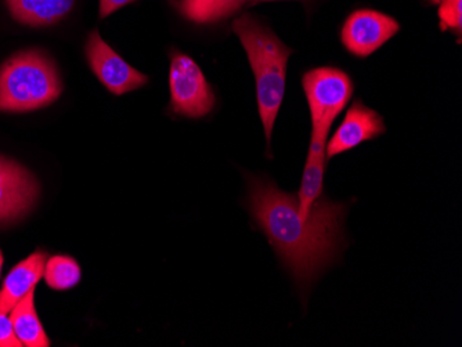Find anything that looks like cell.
I'll return each instance as SVG.
<instances>
[{
    "label": "cell",
    "mask_w": 462,
    "mask_h": 347,
    "mask_svg": "<svg viewBox=\"0 0 462 347\" xmlns=\"http://www.w3.org/2000/svg\"><path fill=\"white\" fill-rule=\"evenodd\" d=\"M87 57L96 77L113 95L134 92L149 82V77L129 66L111 46L104 42L97 31H93L88 38Z\"/></svg>",
    "instance_id": "8992f818"
},
{
    "label": "cell",
    "mask_w": 462,
    "mask_h": 347,
    "mask_svg": "<svg viewBox=\"0 0 462 347\" xmlns=\"http://www.w3.org/2000/svg\"><path fill=\"white\" fill-rule=\"evenodd\" d=\"M15 22L30 27L56 24L71 12L75 0H6Z\"/></svg>",
    "instance_id": "7c38bea8"
},
{
    "label": "cell",
    "mask_w": 462,
    "mask_h": 347,
    "mask_svg": "<svg viewBox=\"0 0 462 347\" xmlns=\"http://www.w3.org/2000/svg\"><path fill=\"white\" fill-rule=\"evenodd\" d=\"M46 252H33L25 260L20 261L12 269L0 289V313L9 315L13 307L20 302L28 292L35 288L39 279L43 276L46 264Z\"/></svg>",
    "instance_id": "8fae6325"
},
{
    "label": "cell",
    "mask_w": 462,
    "mask_h": 347,
    "mask_svg": "<svg viewBox=\"0 0 462 347\" xmlns=\"http://www.w3.org/2000/svg\"><path fill=\"white\" fill-rule=\"evenodd\" d=\"M401 31V24L375 10H357L352 13L342 27V45L353 56L365 59L383 48Z\"/></svg>",
    "instance_id": "52a82bcc"
},
{
    "label": "cell",
    "mask_w": 462,
    "mask_h": 347,
    "mask_svg": "<svg viewBox=\"0 0 462 347\" xmlns=\"http://www.w3.org/2000/svg\"><path fill=\"white\" fill-rule=\"evenodd\" d=\"M430 4H439V0H430Z\"/></svg>",
    "instance_id": "44dd1931"
},
{
    "label": "cell",
    "mask_w": 462,
    "mask_h": 347,
    "mask_svg": "<svg viewBox=\"0 0 462 347\" xmlns=\"http://www.w3.org/2000/svg\"><path fill=\"white\" fill-rule=\"evenodd\" d=\"M385 132L383 116L363 105L362 101L356 100L347 110L341 126L335 131L329 142H327V160L356 149L363 142L383 136Z\"/></svg>",
    "instance_id": "9c48e42d"
},
{
    "label": "cell",
    "mask_w": 462,
    "mask_h": 347,
    "mask_svg": "<svg viewBox=\"0 0 462 347\" xmlns=\"http://www.w3.org/2000/svg\"><path fill=\"white\" fill-rule=\"evenodd\" d=\"M171 110L187 118H202L215 107V95L199 64L173 51L170 69Z\"/></svg>",
    "instance_id": "5b68a950"
},
{
    "label": "cell",
    "mask_w": 462,
    "mask_h": 347,
    "mask_svg": "<svg viewBox=\"0 0 462 347\" xmlns=\"http://www.w3.org/2000/svg\"><path fill=\"white\" fill-rule=\"evenodd\" d=\"M246 2H252V4H258V2H273V0H246Z\"/></svg>",
    "instance_id": "ffe728a7"
},
{
    "label": "cell",
    "mask_w": 462,
    "mask_h": 347,
    "mask_svg": "<svg viewBox=\"0 0 462 347\" xmlns=\"http://www.w3.org/2000/svg\"><path fill=\"white\" fill-rule=\"evenodd\" d=\"M43 276L51 288L66 291L79 284V264L69 256H53L46 261Z\"/></svg>",
    "instance_id": "9a60e30c"
},
{
    "label": "cell",
    "mask_w": 462,
    "mask_h": 347,
    "mask_svg": "<svg viewBox=\"0 0 462 347\" xmlns=\"http://www.w3.org/2000/svg\"><path fill=\"white\" fill-rule=\"evenodd\" d=\"M132 2H136V0H100V6H98L100 18L108 17V15L116 12V10L132 4Z\"/></svg>",
    "instance_id": "ac0fdd59"
},
{
    "label": "cell",
    "mask_w": 462,
    "mask_h": 347,
    "mask_svg": "<svg viewBox=\"0 0 462 347\" xmlns=\"http://www.w3.org/2000/svg\"><path fill=\"white\" fill-rule=\"evenodd\" d=\"M23 343L18 341L13 330V324L7 315L0 313V347H21Z\"/></svg>",
    "instance_id": "e0dca14e"
},
{
    "label": "cell",
    "mask_w": 462,
    "mask_h": 347,
    "mask_svg": "<svg viewBox=\"0 0 462 347\" xmlns=\"http://www.w3.org/2000/svg\"><path fill=\"white\" fill-rule=\"evenodd\" d=\"M302 87L310 110L311 129L331 128L355 92L349 75L334 67L306 72Z\"/></svg>",
    "instance_id": "277c9868"
},
{
    "label": "cell",
    "mask_w": 462,
    "mask_h": 347,
    "mask_svg": "<svg viewBox=\"0 0 462 347\" xmlns=\"http://www.w3.org/2000/svg\"><path fill=\"white\" fill-rule=\"evenodd\" d=\"M245 2L246 0H175L173 5L187 20L207 24L228 17L237 12Z\"/></svg>",
    "instance_id": "5bb4252c"
},
{
    "label": "cell",
    "mask_w": 462,
    "mask_h": 347,
    "mask_svg": "<svg viewBox=\"0 0 462 347\" xmlns=\"http://www.w3.org/2000/svg\"><path fill=\"white\" fill-rule=\"evenodd\" d=\"M35 292H28L17 305L13 307L10 321L13 324L15 336L23 346L28 347H49L51 341L46 335L41 320L35 310Z\"/></svg>",
    "instance_id": "4fadbf2b"
},
{
    "label": "cell",
    "mask_w": 462,
    "mask_h": 347,
    "mask_svg": "<svg viewBox=\"0 0 462 347\" xmlns=\"http://www.w3.org/2000/svg\"><path fill=\"white\" fill-rule=\"evenodd\" d=\"M233 31L243 43L255 75L259 115L263 123L267 149H270L273 128L284 100L288 59L292 50L252 15L243 14L236 18Z\"/></svg>",
    "instance_id": "7a4b0ae2"
},
{
    "label": "cell",
    "mask_w": 462,
    "mask_h": 347,
    "mask_svg": "<svg viewBox=\"0 0 462 347\" xmlns=\"http://www.w3.org/2000/svg\"><path fill=\"white\" fill-rule=\"evenodd\" d=\"M2 268H4V253L0 251V273H2Z\"/></svg>",
    "instance_id": "d6986e66"
},
{
    "label": "cell",
    "mask_w": 462,
    "mask_h": 347,
    "mask_svg": "<svg viewBox=\"0 0 462 347\" xmlns=\"http://www.w3.org/2000/svg\"><path fill=\"white\" fill-rule=\"evenodd\" d=\"M329 129L331 128L311 129L308 160L303 170L302 185L298 193L300 212L303 219L309 216L314 201L323 196L324 172L327 165L326 149Z\"/></svg>",
    "instance_id": "30bf717a"
},
{
    "label": "cell",
    "mask_w": 462,
    "mask_h": 347,
    "mask_svg": "<svg viewBox=\"0 0 462 347\" xmlns=\"http://www.w3.org/2000/svg\"><path fill=\"white\" fill-rule=\"evenodd\" d=\"M61 90L56 66L42 51H20L0 67V111L27 113L48 107Z\"/></svg>",
    "instance_id": "3957f363"
},
{
    "label": "cell",
    "mask_w": 462,
    "mask_h": 347,
    "mask_svg": "<svg viewBox=\"0 0 462 347\" xmlns=\"http://www.w3.org/2000/svg\"><path fill=\"white\" fill-rule=\"evenodd\" d=\"M249 209L291 276L306 288L334 261L344 241L346 205L319 196L303 219L300 201L272 180H249Z\"/></svg>",
    "instance_id": "6da1fadb"
},
{
    "label": "cell",
    "mask_w": 462,
    "mask_h": 347,
    "mask_svg": "<svg viewBox=\"0 0 462 347\" xmlns=\"http://www.w3.org/2000/svg\"><path fill=\"white\" fill-rule=\"evenodd\" d=\"M439 17L443 31L451 30L457 35L462 31V0H439Z\"/></svg>",
    "instance_id": "2e32d148"
},
{
    "label": "cell",
    "mask_w": 462,
    "mask_h": 347,
    "mask_svg": "<svg viewBox=\"0 0 462 347\" xmlns=\"http://www.w3.org/2000/svg\"><path fill=\"white\" fill-rule=\"evenodd\" d=\"M38 194L35 178L24 167L0 155V223L13 222L27 214Z\"/></svg>",
    "instance_id": "ba28073f"
}]
</instances>
